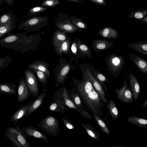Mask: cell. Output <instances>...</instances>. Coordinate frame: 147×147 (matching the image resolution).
I'll return each mask as SVG.
<instances>
[{"instance_id":"1","label":"cell","mask_w":147,"mask_h":147,"mask_svg":"<svg viewBox=\"0 0 147 147\" xmlns=\"http://www.w3.org/2000/svg\"><path fill=\"white\" fill-rule=\"evenodd\" d=\"M41 36L36 33L31 35L26 34V32L8 34L0 40V45L8 49H12L21 53L26 52L30 50H37L40 45Z\"/></svg>"},{"instance_id":"2","label":"cell","mask_w":147,"mask_h":147,"mask_svg":"<svg viewBox=\"0 0 147 147\" xmlns=\"http://www.w3.org/2000/svg\"><path fill=\"white\" fill-rule=\"evenodd\" d=\"M83 103L91 112L101 117L103 115L102 109L104 105L98 95L94 88L87 93L78 95Z\"/></svg>"},{"instance_id":"3","label":"cell","mask_w":147,"mask_h":147,"mask_svg":"<svg viewBox=\"0 0 147 147\" xmlns=\"http://www.w3.org/2000/svg\"><path fill=\"white\" fill-rule=\"evenodd\" d=\"M76 68V66L72 64V62L67 61L66 59L60 58L58 63L53 70L56 82L55 87H59L60 84L64 86V83L69 74Z\"/></svg>"},{"instance_id":"4","label":"cell","mask_w":147,"mask_h":147,"mask_svg":"<svg viewBox=\"0 0 147 147\" xmlns=\"http://www.w3.org/2000/svg\"><path fill=\"white\" fill-rule=\"evenodd\" d=\"M107 67L106 70L113 78H118L125 64V61L122 55L118 56L113 53L109 54L105 59Z\"/></svg>"},{"instance_id":"5","label":"cell","mask_w":147,"mask_h":147,"mask_svg":"<svg viewBox=\"0 0 147 147\" xmlns=\"http://www.w3.org/2000/svg\"><path fill=\"white\" fill-rule=\"evenodd\" d=\"M49 20L48 16H33L25 21L20 22L18 28L28 32L39 31L47 25Z\"/></svg>"},{"instance_id":"6","label":"cell","mask_w":147,"mask_h":147,"mask_svg":"<svg viewBox=\"0 0 147 147\" xmlns=\"http://www.w3.org/2000/svg\"><path fill=\"white\" fill-rule=\"evenodd\" d=\"M5 134L15 147H31L22 130L17 126L8 127Z\"/></svg>"},{"instance_id":"7","label":"cell","mask_w":147,"mask_h":147,"mask_svg":"<svg viewBox=\"0 0 147 147\" xmlns=\"http://www.w3.org/2000/svg\"><path fill=\"white\" fill-rule=\"evenodd\" d=\"M38 126L48 134L56 137L61 132L58 119L52 115H48L38 123Z\"/></svg>"},{"instance_id":"8","label":"cell","mask_w":147,"mask_h":147,"mask_svg":"<svg viewBox=\"0 0 147 147\" xmlns=\"http://www.w3.org/2000/svg\"><path fill=\"white\" fill-rule=\"evenodd\" d=\"M79 66L82 74L92 85L102 101L104 103H107L108 101L106 98V93L94 77L88 64L81 63Z\"/></svg>"},{"instance_id":"9","label":"cell","mask_w":147,"mask_h":147,"mask_svg":"<svg viewBox=\"0 0 147 147\" xmlns=\"http://www.w3.org/2000/svg\"><path fill=\"white\" fill-rule=\"evenodd\" d=\"M55 26L58 29L67 33L78 31V28L71 22L67 13L59 12L55 19Z\"/></svg>"},{"instance_id":"10","label":"cell","mask_w":147,"mask_h":147,"mask_svg":"<svg viewBox=\"0 0 147 147\" xmlns=\"http://www.w3.org/2000/svg\"><path fill=\"white\" fill-rule=\"evenodd\" d=\"M63 87L56 91L52 100L49 105L48 109L53 112L63 113L67 110V107L62 95Z\"/></svg>"},{"instance_id":"11","label":"cell","mask_w":147,"mask_h":147,"mask_svg":"<svg viewBox=\"0 0 147 147\" xmlns=\"http://www.w3.org/2000/svg\"><path fill=\"white\" fill-rule=\"evenodd\" d=\"M25 80L31 94L36 98L39 93L38 84L36 78L32 70L28 68L24 71Z\"/></svg>"},{"instance_id":"12","label":"cell","mask_w":147,"mask_h":147,"mask_svg":"<svg viewBox=\"0 0 147 147\" xmlns=\"http://www.w3.org/2000/svg\"><path fill=\"white\" fill-rule=\"evenodd\" d=\"M123 84L120 89H115L117 97L123 103H131L134 100L133 94L126 80L123 82Z\"/></svg>"},{"instance_id":"13","label":"cell","mask_w":147,"mask_h":147,"mask_svg":"<svg viewBox=\"0 0 147 147\" xmlns=\"http://www.w3.org/2000/svg\"><path fill=\"white\" fill-rule=\"evenodd\" d=\"M62 95L67 107L77 111L84 118L88 120L92 119L93 117L92 115L85 110L79 107L73 102L69 98L64 86L63 87Z\"/></svg>"},{"instance_id":"14","label":"cell","mask_w":147,"mask_h":147,"mask_svg":"<svg viewBox=\"0 0 147 147\" xmlns=\"http://www.w3.org/2000/svg\"><path fill=\"white\" fill-rule=\"evenodd\" d=\"M31 94L25 80L22 77L20 80L18 87V102H24L30 96Z\"/></svg>"},{"instance_id":"15","label":"cell","mask_w":147,"mask_h":147,"mask_svg":"<svg viewBox=\"0 0 147 147\" xmlns=\"http://www.w3.org/2000/svg\"><path fill=\"white\" fill-rule=\"evenodd\" d=\"M22 132L26 137H33L49 142L47 137L44 134L35 127L30 126L22 128Z\"/></svg>"},{"instance_id":"16","label":"cell","mask_w":147,"mask_h":147,"mask_svg":"<svg viewBox=\"0 0 147 147\" xmlns=\"http://www.w3.org/2000/svg\"><path fill=\"white\" fill-rule=\"evenodd\" d=\"M113 46L111 41L102 39L93 40L92 43V47L96 52L107 50Z\"/></svg>"},{"instance_id":"17","label":"cell","mask_w":147,"mask_h":147,"mask_svg":"<svg viewBox=\"0 0 147 147\" xmlns=\"http://www.w3.org/2000/svg\"><path fill=\"white\" fill-rule=\"evenodd\" d=\"M50 65L44 60H36L29 64L28 66V68L32 70L37 69L44 73L48 78L50 77V71L49 69Z\"/></svg>"},{"instance_id":"18","label":"cell","mask_w":147,"mask_h":147,"mask_svg":"<svg viewBox=\"0 0 147 147\" xmlns=\"http://www.w3.org/2000/svg\"><path fill=\"white\" fill-rule=\"evenodd\" d=\"M128 55L131 61L141 72L147 75V62L134 54L129 53Z\"/></svg>"},{"instance_id":"19","label":"cell","mask_w":147,"mask_h":147,"mask_svg":"<svg viewBox=\"0 0 147 147\" xmlns=\"http://www.w3.org/2000/svg\"><path fill=\"white\" fill-rule=\"evenodd\" d=\"M77 47L78 52V59L81 57L84 59L87 56L89 59L92 58V51L90 48L84 42L77 39Z\"/></svg>"},{"instance_id":"20","label":"cell","mask_w":147,"mask_h":147,"mask_svg":"<svg viewBox=\"0 0 147 147\" xmlns=\"http://www.w3.org/2000/svg\"><path fill=\"white\" fill-rule=\"evenodd\" d=\"M130 89L132 93L133 98L137 100L140 93V87L138 80L131 72L129 74Z\"/></svg>"},{"instance_id":"21","label":"cell","mask_w":147,"mask_h":147,"mask_svg":"<svg viewBox=\"0 0 147 147\" xmlns=\"http://www.w3.org/2000/svg\"><path fill=\"white\" fill-rule=\"evenodd\" d=\"M88 65L94 77L101 86L103 90L109 94L108 89L105 83L106 82L110 83L108 79L105 75L97 70L93 65L90 64H88Z\"/></svg>"},{"instance_id":"22","label":"cell","mask_w":147,"mask_h":147,"mask_svg":"<svg viewBox=\"0 0 147 147\" xmlns=\"http://www.w3.org/2000/svg\"><path fill=\"white\" fill-rule=\"evenodd\" d=\"M46 95V93L45 91L38 95L36 98L33 101L32 103L29 107L24 117H26L36 111L42 104L43 100Z\"/></svg>"},{"instance_id":"23","label":"cell","mask_w":147,"mask_h":147,"mask_svg":"<svg viewBox=\"0 0 147 147\" xmlns=\"http://www.w3.org/2000/svg\"><path fill=\"white\" fill-rule=\"evenodd\" d=\"M33 101H30L27 104L22 106L17 110L11 116L10 121L14 123V126L16 125L18 121L25 115Z\"/></svg>"},{"instance_id":"24","label":"cell","mask_w":147,"mask_h":147,"mask_svg":"<svg viewBox=\"0 0 147 147\" xmlns=\"http://www.w3.org/2000/svg\"><path fill=\"white\" fill-rule=\"evenodd\" d=\"M16 18L15 16L5 23L0 26V33L5 36L11 33L16 27Z\"/></svg>"},{"instance_id":"25","label":"cell","mask_w":147,"mask_h":147,"mask_svg":"<svg viewBox=\"0 0 147 147\" xmlns=\"http://www.w3.org/2000/svg\"><path fill=\"white\" fill-rule=\"evenodd\" d=\"M66 33L58 29L55 32L52 37V42L54 47L70 37Z\"/></svg>"},{"instance_id":"26","label":"cell","mask_w":147,"mask_h":147,"mask_svg":"<svg viewBox=\"0 0 147 147\" xmlns=\"http://www.w3.org/2000/svg\"><path fill=\"white\" fill-rule=\"evenodd\" d=\"M67 91L69 98L74 104L80 108L84 109L90 112L86 107L78 94L73 87L71 90H68Z\"/></svg>"},{"instance_id":"27","label":"cell","mask_w":147,"mask_h":147,"mask_svg":"<svg viewBox=\"0 0 147 147\" xmlns=\"http://www.w3.org/2000/svg\"><path fill=\"white\" fill-rule=\"evenodd\" d=\"M99 35L105 38L116 39L118 37V33L115 29L109 27H105L98 31Z\"/></svg>"},{"instance_id":"28","label":"cell","mask_w":147,"mask_h":147,"mask_svg":"<svg viewBox=\"0 0 147 147\" xmlns=\"http://www.w3.org/2000/svg\"><path fill=\"white\" fill-rule=\"evenodd\" d=\"M17 85L10 83H0V93L6 95H15L17 92Z\"/></svg>"},{"instance_id":"29","label":"cell","mask_w":147,"mask_h":147,"mask_svg":"<svg viewBox=\"0 0 147 147\" xmlns=\"http://www.w3.org/2000/svg\"><path fill=\"white\" fill-rule=\"evenodd\" d=\"M72 43V42L70 37L54 48L57 54L61 56L62 53L65 54L68 53Z\"/></svg>"},{"instance_id":"30","label":"cell","mask_w":147,"mask_h":147,"mask_svg":"<svg viewBox=\"0 0 147 147\" xmlns=\"http://www.w3.org/2000/svg\"><path fill=\"white\" fill-rule=\"evenodd\" d=\"M127 45L133 50L147 56V41H141L131 43Z\"/></svg>"},{"instance_id":"31","label":"cell","mask_w":147,"mask_h":147,"mask_svg":"<svg viewBox=\"0 0 147 147\" xmlns=\"http://www.w3.org/2000/svg\"><path fill=\"white\" fill-rule=\"evenodd\" d=\"M128 122L137 126L147 129V120L143 118L131 115L127 118Z\"/></svg>"},{"instance_id":"32","label":"cell","mask_w":147,"mask_h":147,"mask_svg":"<svg viewBox=\"0 0 147 147\" xmlns=\"http://www.w3.org/2000/svg\"><path fill=\"white\" fill-rule=\"evenodd\" d=\"M80 125L86 130L89 135L94 139L99 141L100 134V132L96 130L88 123H81Z\"/></svg>"},{"instance_id":"33","label":"cell","mask_w":147,"mask_h":147,"mask_svg":"<svg viewBox=\"0 0 147 147\" xmlns=\"http://www.w3.org/2000/svg\"><path fill=\"white\" fill-rule=\"evenodd\" d=\"M69 18L71 22L78 28V31H81L88 29L87 24L82 18L77 17L74 15L72 16Z\"/></svg>"},{"instance_id":"34","label":"cell","mask_w":147,"mask_h":147,"mask_svg":"<svg viewBox=\"0 0 147 147\" xmlns=\"http://www.w3.org/2000/svg\"><path fill=\"white\" fill-rule=\"evenodd\" d=\"M106 104V107L111 117L114 121H115L118 118L119 113L115 102L111 99L108 101Z\"/></svg>"},{"instance_id":"35","label":"cell","mask_w":147,"mask_h":147,"mask_svg":"<svg viewBox=\"0 0 147 147\" xmlns=\"http://www.w3.org/2000/svg\"><path fill=\"white\" fill-rule=\"evenodd\" d=\"M147 9H141L134 10L130 12L128 17L140 20L146 16Z\"/></svg>"},{"instance_id":"36","label":"cell","mask_w":147,"mask_h":147,"mask_svg":"<svg viewBox=\"0 0 147 147\" xmlns=\"http://www.w3.org/2000/svg\"><path fill=\"white\" fill-rule=\"evenodd\" d=\"M98 125L99 126L100 129L104 133L109 136L110 132L106 124L103 120L100 117L94 113H92Z\"/></svg>"},{"instance_id":"37","label":"cell","mask_w":147,"mask_h":147,"mask_svg":"<svg viewBox=\"0 0 147 147\" xmlns=\"http://www.w3.org/2000/svg\"><path fill=\"white\" fill-rule=\"evenodd\" d=\"M77 39L74 40L72 42L71 46V50L72 52V56L70 59V61L72 62L74 60L75 64L78 62V52L77 47Z\"/></svg>"},{"instance_id":"38","label":"cell","mask_w":147,"mask_h":147,"mask_svg":"<svg viewBox=\"0 0 147 147\" xmlns=\"http://www.w3.org/2000/svg\"><path fill=\"white\" fill-rule=\"evenodd\" d=\"M33 71L37 75L39 82L41 83L45 89L48 81L47 76L44 73L39 70L35 69Z\"/></svg>"},{"instance_id":"39","label":"cell","mask_w":147,"mask_h":147,"mask_svg":"<svg viewBox=\"0 0 147 147\" xmlns=\"http://www.w3.org/2000/svg\"><path fill=\"white\" fill-rule=\"evenodd\" d=\"M47 8L42 6H36L30 9L27 13L28 16H36L38 14L44 12Z\"/></svg>"},{"instance_id":"40","label":"cell","mask_w":147,"mask_h":147,"mask_svg":"<svg viewBox=\"0 0 147 147\" xmlns=\"http://www.w3.org/2000/svg\"><path fill=\"white\" fill-rule=\"evenodd\" d=\"M13 60V58L8 55L0 58V72L9 66L10 63Z\"/></svg>"},{"instance_id":"41","label":"cell","mask_w":147,"mask_h":147,"mask_svg":"<svg viewBox=\"0 0 147 147\" xmlns=\"http://www.w3.org/2000/svg\"><path fill=\"white\" fill-rule=\"evenodd\" d=\"M13 10H11L1 16L0 17V26L7 22L15 16L13 13Z\"/></svg>"},{"instance_id":"42","label":"cell","mask_w":147,"mask_h":147,"mask_svg":"<svg viewBox=\"0 0 147 147\" xmlns=\"http://www.w3.org/2000/svg\"><path fill=\"white\" fill-rule=\"evenodd\" d=\"M59 0H45L41 4L40 6L46 7H52L58 5Z\"/></svg>"},{"instance_id":"43","label":"cell","mask_w":147,"mask_h":147,"mask_svg":"<svg viewBox=\"0 0 147 147\" xmlns=\"http://www.w3.org/2000/svg\"><path fill=\"white\" fill-rule=\"evenodd\" d=\"M62 120L64 125L67 128L70 129H74V126L70 121L64 118H62Z\"/></svg>"},{"instance_id":"44","label":"cell","mask_w":147,"mask_h":147,"mask_svg":"<svg viewBox=\"0 0 147 147\" xmlns=\"http://www.w3.org/2000/svg\"><path fill=\"white\" fill-rule=\"evenodd\" d=\"M92 3L96 5H105L106 4L105 0H90Z\"/></svg>"},{"instance_id":"45","label":"cell","mask_w":147,"mask_h":147,"mask_svg":"<svg viewBox=\"0 0 147 147\" xmlns=\"http://www.w3.org/2000/svg\"><path fill=\"white\" fill-rule=\"evenodd\" d=\"M6 3L9 6L14 4V0H4Z\"/></svg>"},{"instance_id":"46","label":"cell","mask_w":147,"mask_h":147,"mask_svg":"<svg viewBox=\"0 0 147 147\" xmlns=\"http://www.w3.org/2000/svg\"><path fill=\"white\" fill-rule=\"evenodd\" d=\"M68 1L78 3H84V2L82 0H65Z\"/></svg>"},{"instance_id":"47","label":"cell","mask_w":147,"mask_h":147,"mask_svg":"<svg viewBox=\"0 0 147 147\" xmlns=\"http://www.w3.org/2000/svg\"><path fill=\"white\" fill-rule=\"evenodd\" d=\"M147 107V98H146L142 106L143 109Z\"/></svg>"},{"instance_id":"48","label":"cell","mask_w":147,"mask_h":147,"mask_svg":"<svg viewBox=\"0 0 147 147\" xmlns=\"http://www.w3.org/2000/svg\"><path fill=\"white\" fill-rule=\"evenodd\" d=\"M141 21L142 22L147 24V16H146L145 17L143 18L142 19Z\"/></svg>"},{"instance_id":"49","label":"cell","mask_w":147,"mask_h":147,"mask_svg":"<svg viewBox=\"0 0 147 147\" xmlns=\"http://www.w3.org/2000/svg\"><path fill=\"white\" fill-rule=\"evenodd\" d=\"M4 0H0V5H2L4 2Z\"/></svg>"},{"instance_id":"50","label":"cell","mask_w":147,"mask_h":147,"mask_svg":"<svg viewBox=\"0 0 147 147\" xmlns=\"http://www.w3.org/2000/svg\"><path fill=\"white\" fill-rule=\"evenodd\" d=\"M5 35L0 33V38L4 36Z\"/></svg>"},{"instance_id":"51","label":"cell","mask_w":147,"mask_h":147,"mask_svg":"<svg viewBox=\"0 0 147 147\" xmlns=\"http://www.w3.org/2000/svg\"><path fill=\"white\" fill-rule=\"evenodd\" d=\"M112 147H124V146H113Z\"/></svg>"},{"instance_id":"52","label":"cell","mask_w":147,"mask_h":147,"mask_svg":"<svg viewBox=\"0 0 147 147\" xmlns=\"http://www.w3.org/2000/svg\"><path fill=\"white\" fill-rule=\"evenodd\" d=\"M24 0L26 1V0Z\"/></svg>"},{"instance_id":"53","label":"cell","mask_w":147,"mask_h":147,"mask_svg":"<svg viewBox=\"0 0 147 147\" xmlns=\"http://www.w3.org/2000/svg\"><path fill=\"white\" fill-rule=\"evenodd\" d=\"M1 16V15H0V17Z\"/></svg>"}]
</instances>
